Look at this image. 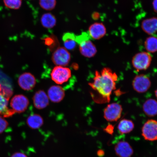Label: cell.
Returning <instances> with one entry per match:
<instances>
[{
	"label": "cell",
	"mask_w": 157,
	"mask_h": 157,
	"mask_svg": "<svg viewBox=\"0 0 157 157\" xmlns=\"http://www.w3.org/2000/svg\"><path fill=\"white\" fill-rule=\"evenodd\" d=\"M117 80L116 73L109 68H104L100 72L96 71L93 82L89 85L99 95V102H109Z\"/></svg>",
	"instance_id": "cell-1"
},
{
	"label": "cell",
	"mask_w": 157,
	"mask_h": 157,
	"mask_svg": "<svg viewBox=\"0 0 157 157\" xmlns=\"http://www.w3.org/2000/svg\"><path fill=\"white\" fill-rule=\"evenodd\" d=\"M152 59V56L150 53L140 52L133 57L132 63L133 68L137 71L146 70L150 67Z\"/></svg>",
	"instance_id": "cell-2"
},
{
	"label": "cell",
	"mask_w": 157,
	"mask_h": 157,
	"mask_svg": "<svg viewBox=\"0 0 157 157\" xmlns=\"http://www.w3.org/2000/svg\"><path fill=\"white\" fill-rule=\"evenodd\" d=\"M51 76L53 81L56 84H62L70 79L71 76V72L68 68L56 66L53 69Z\"/></svg>",
	"instance_id": "cell-3"
},
{
	"label": "cell",
	"mask_w": 157,
	"mask_h": 157,
	"mask_svg": "<svg viewBox=\"0 0 157 157\" xmlns=\"http://www.w3.org/2000/svg\"><path fill=\"white\" fill-rule=\"evenodd\" d=\"M71 55L68 50L63 47H59L53 53L52 62L56 66H66L69 63Z\"/></svg>",
	"instance_id": "cell-4"
},
{
	"label": "cell",
	"mask_w": 157,
	"mask_h": 157,
	"mask_svg": "<svg viewBox=\"0 0 157 157\" xmlns=\"http://www.w3.org/2000/svg\"><path fill=\"white\" fill-rule=\"evenodd\" d=\"M123 109L119 104L112 103L108 105L104 111V117L107 121H117L120 118Z\"/></svg>",
	"instance_id": "cell-5"
},
{
	"label": "cell",
	"mask_w": 157,
	"mask_h": 157,
	"mask_svg": "<svg viewBox=\"0 0 157 157\" xmlns=\"http://www.w3.org/2000/svg\"><path fill=\"white\" fill-rule=\"evenodd\" d=\"M142 135L146 140H157V121L152 119L147 121L142 127Z\"/></svg>",
	"instance_id": "cell-6"
},
{
	"label": "cell",
	"mask_w": 157,
	"mask_h": 157,
	"mask_svg": "<svg viewBox=\"0 0 157 157\" xmlns=\"http://www.w3.org/2000/svg\"><path fill=\"white\" fill-rule=\"evenodd\" d=\"M132 84L135 91L139 93H143L148 91L151 83L148 76L140 74L136 75L133 78Z\"/></svg>",
	"instance_id": "cell-7"
},
{
	"label": "cell",
	"mask_w": 157,
	"mask_h": 157,
	"mask_svg": "<svg viewBox=\"0 0 157 157\" xmlns=\"http://www.w3.org/2000/svg\"><path fill=\"white\" fill-rule=\"evenodd\" d=\"M29 104V100L25 96L16 95L11 99L10 106L15 113H21L26 110Z\"/></svg>",
	"instance_id": "cell-8"
},
{
	"label": "cell",
	"mask_w": 157,
	"mask_h": 157,
	"mask_svg": "<svg viewBox=\"0 0 157 157\" xmlns=\"http://www.w3.org/2000/svg\"><path fill=\"white\" fill-rule=\"evenodd\" d=\"M17 82L20 87L25 91L32 90L36 84V78L29 72L21 74L19 76Z\"/></svg>",
	"instance_id": "cell-9"
},
{
	"label": "cell",
	"mask_w": 157,
	"mask_h": 157,
	"mask_svg": "<svg viewBox=\"0 0 157 157\" xmlns=\"http://www.w3.org/2000/svg\"><path fill=\"white\" fill-rule=\"evenodd\" d=\"M78 45L80 53L85 57L91 58L97 54V48L90 39L84 41Z\"/></svg>",
	"instance_id": "cell-10"
},
{
	"label": "cell",
	"mask_w": 157,
	"mask_h": 157,
	"mask_svg": "<svg viewBox=\"0 0 157 157\" xmlns=\"http://www.w3.org/2000/svg\"><path fill=\"white\" fill-rule=\"evenodd\" d=\"M33 99L34 106L37 109H44L49 105V99L48 95L43 90L36 92L33 96Z\"/></svg>",
	"instance_id": "cell-11"
},
{
	"label": "cell",
	"mask_w": 157,
	"mask_h": 157,
	"mask_svg": "<svg viewBox=\"0 0 157 157\" xmlns=\"http://www.w3.org/2000/svg\"><path fill=\"white\" fill-rule=\"evenodd\" d=\"M88 33L91 38L99 40L105 36L106 29L103 23H95L90 25Z\"/></svg>",
	"instance_id": "cell-12"
},
{
	"label": "cell",
	"mask_w": 157,
	"mask_h": 157,
	"mask_svg": "<svg viewBox=\"0 0 157 157\" xmlns=\"http://www.w3.org/2000/svg\"><path fill=\"white\" fill-rule=\"evenodd\" d=\"M116 154L119 157H131L133 154V149L128 142L121 141L115 147Z\"/></svg>",
	"instance_id": "cell-13"
},
{
	"label": "cell",
	"mask_w": 157,
	"mask_h": 157,
	"mask_svg": "<svg viewBox=\"0 0 157 157\" xmlns=\"http://www.w3.org/2000/svg\"><path fill=\"white\" fill-rule=\"evenodd\" d=\"M65 95L64 90L60 86H53L48 90V97L49 99L53 102H60L63 100Z\"/></svg>",
	"instance_id": "cell-14"
},
{
	"label": "cell",
	"mask_w": 157,
	"mask_h": 157,
	"mask_svg": "<svg viewBox=\"0 0 157 157\" xmlns=\"http://www.w3.org/2000/svg\"><path fill=\"white\" fill-rule=\"evenodd\" d=\"M141 27L147 34H154L157 32V17H152L144 20L141 24Z\"/></svg>",
	"instance_id": "cell-15"
},
{
	"label": "cell",
	"mask_w": 157,
	"mask_h": 157,
	"mask_svg": "<svg viewBox=\"0 0 157 157\" xmlns=\"http://www.w3.org/2000/svg\"><path fill=\"white\" fill-rule=\"evenodd\" d=\"M143 109L147 116H155L157 115V101L153 99L146 100L143 104Z\"/></svg>",
	"instance_id": "cell-16"
},
{
	"label": "cell",
	"mask_w": 157,
	"mask_h": 157,
	"mask_svg": "<svg viewBox=\"0 0 157 157\" xmlns=\"http://www.w3.org/2000/svg\"><path fill=\"white\" fill-rule=\"evenodd\" d=\"M26 123L30 128L36 129L42 126L44 121L41 116L37 114H33L27 118Z\"/></svg>",
	"instance_id": "cell-17"
},
{
	"label": "cell",
	"mask_w": 157,
	"mask_h": 157,
	"mask_svg": "<svg viewBox=\"0 0 157 157\" xmlns=\"http://www.w3.org/2000/svg\"><path fill=\"white\" fill-rule=\"evenodd\" d=\"M76 35L74 33H67L63 36L64 48L67 50H72L76 48L77 43L76 40Z\"/></svg>",
	"instance_id": "cell-18"
},
{
	"label": "cell",
	"mask_w": 157,
	"mask_h": 157,
	"mask_svg": "<svg viewBox=\"0 0 157 157\" xmlns=\"http://www.w3.org/2000/svg\"><path fill=\"white\" fill-rule=\"evenodd\" d=\"M41 24L44 28L51 29L56 26V20L53 15L50 13H45L41 17Z\"/></svg>",
	"instance_id": "cell-19"
},
{
	"label": "cell",
	"mask_w": 157,
	"mask_h": 157,
	"mask_svg": "<svg viewBox=\"0 0 157 157\" xmlns=\"http://www.w3.org/2000/svg\"><path fill=\"white\" fill-rule=\"evenodd\" d=\"M134 128V124L132 121L123 119L120 121L117 126L119 132L121 134L130 133Z\"/></svg>",
	"instance_id": "cell-20"
},
{
	"label": "cell",
	"mask_w": 157,
	"mask_h": 157,
	"mask_svg": "<svg viewBox=\"0 0 157 157\" xmlns=\"http://www.w3.org/2000/svg\"><path fill=\"white\" fill-rule=\"evenodd\" d=\"M9 99L0 94V115H2L3 117H11L14 113L12 109L8 108Z\"/></svg>",
	"instance_id": "cell-21"
},
{
	"label": "cell",
	"mask_w": 157,
	"mask_h": 157,
	"mask_svg": "<svg viewBox=\"0 0 157 157\" xmlns=\"http://www.w3.org/2000/svg\"><path fill=\"white\" fill-rule=\"evenodd\" d=\"M144 47L150 53L157 52V37L152 36L147 38L145 41Z\"/></svg>",
	"instance_id": "cell-22"
},
{
	"label": "cell",
	"mask_w": 157,
	"mask_h": 157,
	"mask_svg": "<svg viewBox=\"0 0 157 157\" xmlns=\"http://www.w3.org/2000/svg\"><path fill=\"white\" fill-rule=\"evenodd\" d=\"M39 3L42 9L50 11L56 7V0H39Z\"/></svg>",
	"instance_id": "cell-23"
},
{
	"label": "cell",
	"mask_w": 157,
	"mask_h": 157,
	"mask_svg": "<svg viewBox=\"0 0 157 157\" xmlns=\"http://www.w3.org/2000/svg\"><path fill=\"white\" fill-rule=\"evenodd\" d=\"M3 2L6 7L12 10L19 9L22 3V0H3Z\"/></svg>",
	"instance_id": "cell-24"
},
{
	"label": "cell",
	"mask_w": 157,
	"mask_h": 157,
	"mask_svg": "<svg viewBox=\"0 0 157 157\" xmlns=\"http://www.w3.org/2000/svg\"><path fill=\"white\" fill-rule=\"evenodd\" d=\"M88 32H83L81 34L76 36V40L77 44H79L80 43L91 39Z\"/></svg>",
	"instance_id": "cell-25"
},
{
	"label": "cell",
	"mask_w": 157,
	"mask_h": 157,
	"mask_svg": "<svg viewBox=\"0 0 157 157\" xmlns=\"http://www.w3.org/2000/svg\"><path fill=\"white\" fill-rule=\"evenodd\" d=\"M0 94L9 99L12 94V91L8 87L3 88L2 86L0 85Z\"/></svg>",
	"instance_id": "cell-26"
},
{
	"label": "cell",
	"mask_w": 157,
	"mask_h": 157,
	"mask_svg": "<svg viewBox=\"0 0 157 157\" xmlns=\"http://www.w3.org/2000/svg\"><path fill=\"white\" fill-rule=\"evenodd\" d=\"M9 123L3 117L0 115V134L4 132L9 126Z\"/></svg>",
	"instance_id": "cell-27"
},
{
	"label": "cell",
	"mask_w": 157,
	"mask_h": 157,
	"mask_svg": "<svg viewBox=\"0 0 157 157\" xmlns=\"http://www.w3.org/2000/svg\"><path fill=\"white\" fill-rule=\"evenodd\" d=\"M10 157H28V156L24 153L17 152L13 153Z\"/></svg>",
	"instance_id": "cell-28"
},
{
	"label": "cell",
	"mask_w": 157,
	"mask_h": 157,
	"mask_svg": "<svg viewBox=\"0 0 157 157\" xmlns=\"http://www.w3.org/2000/svg\"><path fill=\"white\" fill-rule=\"evenodd\" d=\"M113 127L112 125H109L107 126L105 129V131L107 133L112 134L113 132Z\"/></svg>",
	"instance_id": "cell-29"
},
{
	"label": "cell",
	"mask_w": 157,
	"mask_h": 157,
	"mask_svg": "<svg viewBox=\"0 0 157 157\" xmlns=\"http://www.w3.org/2000/svg\"><path fill=\"white\" fill-rule=\"evenodd\" d=\"M152 5L155 12L157 13V0H153Z\"/></svg>",
	"instance_id": "cell-30"
},
{
	"label": "cell",
	"mask_w": 157,
	"mask_h": 157,
	"mask_svg": "<svg viewBox=\"0 0 157 157\" xmlns=\"http://www.w3.org/2000/svg\"><path fill=\"white\" fill-rule=\"evenodd\" d=\"M104 152L102 150H99L98 151V155L99 156H102L103 155H104Z\"/></svg>",
	"instance_id": "cell-31"
},
{
	"label": "cell",
	"mask_w": 157,
	"mask_h": 157,
	"mask_svg": "<svg viewBox=\"0 0 157 157\" xmlns=\"http://www.w3.org/2000/svg\"><path fill=\"white\" fill-rule=\"evenodd\" d=\"M155 95L157 99V89L156 90V91H155Z\"/></svg>",
	"instance_id": "cell-32"
}]
</instances>
